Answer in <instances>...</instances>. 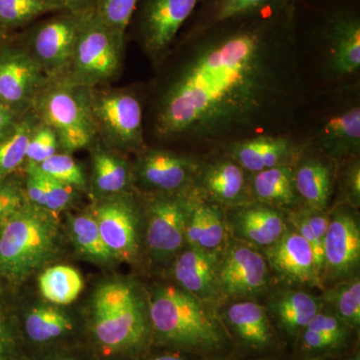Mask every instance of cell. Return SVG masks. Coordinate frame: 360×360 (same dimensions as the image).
I'll return each instance as SVG.
<instances>
[{
    "instance_id": "obj_1",
    "label": "cell",
    "mask_w": 360,
    "mask_h": 360,
    "mask_svg": "<svg viewBox=\"0 0 360 360\" xmlns=\"http://www.w3.org/2000/svg\"><path fill=\"white\" fill-rule=\"evenodd\" d=\"M292 41L264 25L203 37L181 54L161 85L153 134L206 144L284 135L303 103Z\"/></svg>"
},
{
    "instance_id": "obj_2",
    "label": "cell",
    "mask_w": 360,
    "mask_h": 360,
    "mask_svg": "<svg viewBox=\"0 0 360 360\" xmlns=\"http://www.w3.org/2000/svg\"><path fill=\"white\" fill-rule=\"evenodd\" d=\"M206 303L182 288H156L149 300V317L163 340L201 352H212L224 340L221 328Z\"/></svg>"
},
{
    "instance_id": "obj_3",
    "label": "cell",
    "mask_w": 360,
    "mask_h": 360,
    "mask_svg": "<svg viewBox=\"0 0 360 360\" xmlns=\"http://www.w3.org/2000/svg\"><path fill=\"white\" fill-rule=\"evenodd\" d=\"M58 229L47 210L25 205L0 225V274L20 279L53 255Z\"/></svg>"
},
{
    "instance_id": "obj_4",
    "label": "cell",
    "mask_w": 360,
    "mask_h": 360,
    "mask_svg": "<svg viewBox=\"0 0 360 360\" xmlns=\"http://www.w3.org/2000/svg\"><path fill=\"white\" fill-rule=\"evenodd\" d=\"M90 90L65 79H51L32 104L30 110L56 131L60 148L66 153L87 148L96 139Z\"/></svg>"
},
{
    "instance_id": "obj_5",
    "label": "cell",
    "mask_w": 360,
    "mask_h": 360,
    "mask_svg": "<svg viewBox=\"0 0 360 360\" xmlns=\"http://www.w3.org/2000/svg\"><path fill=\"white\" fill-rule=\"evenodd\" d=\"M123 41L124 34L104 25L87 7L70 70L60 79L90 89L110 82L122 66Z\"/></svg>"
},
{
    "instance_id": "obj_6",
    "label": "cell",
    "mask_w": 360,
    "mask_h": 360,
    "mask_svg": "<svg viewBox=\"0 0 360 360\" xmlns=\"http://www.w3.org/2000/svg\"><path fill=\"white\" fill-rule=\"evenodd\" d=\"M97 340L108 349L134 347L146 335V319L139 297L129 284L110 281L99 286L92 300Z\"/></svg>"
},
{
    "instance_id": "obj_7",
    "label": "cell",
    "mask_w": 360,
    "mask_h": 360,
    "mask_svg": "<svg viewBox=\"0 0 360 360\" xmlns=\"http://www.w3.org/2000/svg\"><path fill=\"white\" fill-rule=\"evenodd\" d=\"M90 111L97 134L108 143L124 150L143 146L142 106L129 90H90Z\"/></svg>"
},
{
    "instance_id": "obj_8",
    "label": "cell",
    "mask_w": 360,
    "mask_h": 360,
    "mask_svg": "<svg viewBox=\"0 0 360 360\" xmlns=\"http://www.w3.org/2000/svg\"><path fill=\"white\" fill-rule=\"evenodd\" d=\"M85 8L58 11L33 27L27 49L49 80L68 75Z\"/></svg>"
},
{
    "instance_id": "obj_9",
    "label": "cell",
    "mask_w": 360,
    "mask_h": 360,
    "mask_svg": "<svg viewBox=\"0 0 360 360\" xmlns=\"http://www.w3.org/2000/svg\"><path fill=\"white\" fill-rule=\"evenodd\" d=\"M194 189L188 193L160 194L150 201L148 210L146 243L153 255H174L186 243V224Z\"/></svg>"
},
{
    "instance_id": "obj_10",
    "label": "cell",
    "mask_w": 360,
    "mask_h": 360,
    "mask_svg": "<svg viewBox=\"0 0 360 360\" xmlns=\"http://www.w3.org/2000/svg\"><path fill=\"white\" fill-rule=\"evenodd\" d=\"M49 77L27 49L0 51V101L15 112L32 110Z\"/></svg>"
},
{
    "instance_id": "obj_11",
    "label": "cell",
    "mask_w": 360,
    "mask_h": 360,
    "mask_svg": "<svg viewBox=\"0 0 360 360\" xmlns=\"http://www.w3.org/2000/svg\"><path fill=\"white\" fill-rule=\"evenodd\" d=\"M269 283V264L251 246L236 243L220 257L217 270L219 296L251 297L264 292Z\"/></svg>"
},
{
    "instance_id": "obj_12",
    "label": "cell",
    "mask_w": 360,
    "mask_h": 360,
    "mask_svg": "<svg viewBox=\"0 0 360 360\" xmlns=\"http://www.w3.org/2000/svg\"><path fill=\"white\" fill-rule=\"evenodd\" d=\"M323 250L322 276L340 283L354 276L360 262V227L347 206H340L329 217Z\"/></svg>"
},
{
    "instance_id": "obj_13",
    "label": "cell",
    "mask_w": 360,
    "mask_h": 360,
    "mask_svg": "<svg viewBox=\"0 0 360 360\" xmlns=\"http://www.w3.org/2000/svg\"><path fill=\"white\" fill-rule=\"evenodd\" d=\"M201 161L165 149H146L137 162L141 184L160 194L193 191Z\"/></svg>"
},
{
    "instance_id": "obj_14",
    "label": "cell",
    "mask_w": 360,
    "mask_h": 360,
    "mask_svg": "<svg viewBox=\"0 0 360 360\" xmlns=\"http://www.w3.org/2000/svg\"><path fill=\"white\" fill-rule=\"evenodd\" d=\"M226 155L201 161L193 188L203 200L236 207L252 202L250 176Z\"/></svg>"
},
{
    "instance_id": "obj_15",
    "label": "cell",
    "mask_w": 360,
    "mask_h": 360,
    "mask_svg": "<svg viewBox=\"0 0 360 360\" xmlns=\"http://www.w3.org/2000/svg\"><path fill=\"white\" fill-rule=\"evenodd\" d=\"M104 243L113 257L132 259L139 248L136 210L129 198L122 193L105 196L94 208V214Z\"/></svg>"
},
{
    "instance_id": "obj_16",
    "label": "cell",
    "mask_w": 360,
    "mask_h": 360,
    "mask_svg": "<svg viewBox=\"0 0 360 360\" xmlns=\"http://www.w3.org/2000/svg\"><path fill=\"white\" fill-rule=\"evenodd\" d=\"M224 155L248 174L279 167L295 165L302 153V144L284 135L262 134L222 146Z\"/></svg>"
},
{
    "instance_id": "obj_17",
    "label": "cell",
    "mask_w": 360,
    "mask_h": 360,
    "mask_svg": "<svg viewBox=\"0 0 360 360\" xmlns=\"http://www.w3.org/2000/svg\"><path fill=\"white\" fill-rule=\"evenodd\" d=\"M198 0H148L141 20L144 49L153 56L165 54Z\"/></svg>"
},
{
    "instance_id": "obj_18",
    "label": "cell",
    "mask_w": 360,
    "mask_h": 360,
    "mask_svg": "<svg viewBox=\"0 0 360 360\" xmlns=\"http://www.w3.org/2000/svg\"><path fill=\"white\" fill-rule=\"evenodd\" d=\"M270 269L285 283L319 285L321 276L311 248L295 229L285 231L274 245L265 248Z\"/></svg>"
},
{
    "instance_id": "obj_19",
    "label": "cell",
    "mask_w": 360,
    "mask_h": 360,
    "mask_svg": "<svg viewBox=\"0 0 360 360\" xmlns=\"http://www.w3.org/2000/svg\"><path fill=\"white\" fill-rule=\"evenodd\" d=\"M233 208L229 219L231 231L236 238L251 245L269 248L288 229L278 208L257 201Z\"/></svg>"
},
{
    "instance_id": "obj_20",
    "label": "cell",
    "mask_w": 360,
    "mask_h": 360,
    "mask_svg": "<svg viewBox=\"0 0 360 360\" xmlns=\"http://www.w3.org/2000/svg\"><path fill=\"white\" fill-rule=\"evenodd\" d=\"M219 255L217 251L189 246L174 264V277L182 290L206 304H210L219 296L217 290Z\"/></svg>"
},
{
    "instance_id": "obj_21",
    "label": "cell",
    "mask_w": 360,
    "mask_h": 360,
    "mask_svg": "<svg viewBox=\"0 0 360 360\" xmlns=\"http://www.w3.org/2000/svg\"><path fill=\"white\" fill-rule=\"evenodd\" d=\"M226 224L220 205L203 200L195 191L187 214L186 243L191 248L220 252L226 238Z\"/></svg>"
},
{
    "instance_id": "obj_22",
    "label": "cell",
    "mask_w": 360,
    "mask_h": 360,
    "mask_svg": "<svg viewBox=\"0 0 360 360\" xmlns=\"http://www.w3.org/2000/svg\"><path fill=\"white\" fill-rule=\"evenodd\" d=\"M316 144L329 160L356 158L360 150L359 106L331 116L317 134Z\"/></svg>"
},
{
    "instance_id": "obj_23",
    "label": "cell",
    "mask_w": 360,
    "mask_h": 360,
    "mask_svg": "<svg viewBox=\"0 0 360 360\" xmlns=\"http://www.w3.org/2000/svg\"><path fill=\"white\" fill-rule=\"evenodd\" d=\"M295 184L300 200L307 206L326 210L333 193V160L314 155L300 156L295 165Z\"/></svg>"
},
{
    "instance_id": "obj_24",
    "label": "cell",
    "mask_w": 360,
    "mask_h": 360,
    "mask_svg": "<svg viewBox=\"0 0 360 360\" xmlns=\"http://www.w3.org/2000/svg\"><path fill=\"white\" fill-rule=\"evenodd\" d=\"M328 70L347 77L360 68V23L355 18L335 20L328 33Z\"/></svg>"
},
{
    "instance_id": "obj_25",
    "label": "cell",
    "mask_w": 360,
    "mask_h": 360,
    "mask_svg": "<svg viewBox=\"0 0 360 360\" xmlns=\"http://www.w3.org/2000/svg\"><path fill=\"white\" fill-rule=\"evenodd\" d=\"M250 184L253 201L278 210L293 208L300 203L295 184V165H279L250 174Z\"/></svg>"
},
{
    "instance_id": "obj_26",
    "label": "cell",
    "mask_w": 360,
    "mask_h": 360,
    "mask_svg": "<svg viewBox=\"0 0 360 360\" xmlns=\"http://www.w3.org/2000/svg\"><path fill=\"white\" fill-rule=\"evenodd\" d=\"M225 319L236 335L253 347H267L271 342V328L266 311L250 300L233 303L225 311Z\"/></svg>"
},
{
    "instance_id": "obj_27",
    "label": "cell",
    "mask_w": 360,
    "mask_h": 360,
    "mask_svg": "<svg viewBox=\"0 0 360 360\" xmlns=\"http://www.w3.org/2000/svg\"><path fill=\"white\" fill-rule=\"evenodd\" d=\"M321 307L319 298L302 290L283 291L271 302L272 311L290 335L307 328Z\"/></svg>"
},
{
    "instance_id": "obj_28",
    "label": "cell",
    "mask_w": 360,
    "mask_h": 360,
    "mask_svg": "<svg viewBox=\"0 0 360 360\" xmlns=\"http://www.w3.org/2000/svg\"><path fill=\"white\" fill-rule=\"evenodd\" d=\"M94 151V186L96 193L103 196L124 193L131 177L127 163L98 144Z\"/></svg>"
},
{
    "instance_id": "obj_29",
    "label": "cell",
    "mask_w": 360,
    "mask_h": 360,
    "mask_svg": "<svg viewBox=\"0 0 360 360\" xmlns=\"http://www.w3.org/2000/svg\"><path fill=\"white\" fill-rule=\"evenodd\" d=\"M65 9L72 8L61 0H0V32L4 35L44 14Z\"/></svg>"
},
{
    "instance_id": "obj_30",
    "label": "cell",
    "mask_w": 360,
    "mask_h": 360,
    "mask_svg": "<svg viewBox=\"0 0 360 360\" xmlns=\"http://www.w3.org/2000/svg\"><path fill=\"white\" fill-rule=\"evenodd\" d=\"M39 286L42 296L49 302L68 305L75 302L84 290V281L73 267L56 265L40 274Z\"/></svg>"
},
{
    "instance_id": "obj_31",
    "label": "cell",
    "mask_w": 360,
    "mask_h": 360,
    "mask_svg": "<svg viewBox=\"0 0 360 360\" xmlns=\"http://www.w3.org/2000/svg\"><path fill=\"white\" fill-rule=\"evenodd\" d=\"M39 122L34 113H27L0 142V179H4L25 160L28 142Z\"/></svg>"
},
{
    "instance_id": "obj_32",
    "label": "cell",
    "mask_w": 360,
    "mask_h": 360,
    "mask_svg": "<svg viewBox=\"0 0 360 360\" xmlns=\"http://www.w3.org/2000/svg\"><path fill=\"white\" fill-rule=\"evenodd\" d=\"M324 302L335 309V315L347 326L359 328L360 323L359 276L348 277L323 295Z\"/></svg>"
},
{
    "instance_id": "obj_33",
    "label": "cell",
    "mask_w": 360,
    "mask_h": 360,
    "mask_svg": "<svg viewBox=\"0 0 360 360\" xmlns=\"http://www.w3.org/2000/svg\"><path fill=\"white\" fill-rule=\"evenodd\" d=\"M28 336L37 342H45L65 335L72 329L70 317L52 307L32 309L25 321Z\"/></svg>"
},
{
    "instance_id": "obj_34",
    "label": "cell",
    "mask_w": 360,
    "mask_h": 360,
    "mask_svg": "<svg viewBox=\"0 0 360 360\" xmlns=\"http://www.w3.org/2000/svg\"><path fill=\"white\" fill-rule=\"evenodd\" d=\"M70 226L75 245L85 255L103 262H110L115 258L104 243L94 215H77L71 219Z\"/></svg>"
},
{
    "instance_id": "obj_35",
    "label": "cell",
    "mask_w": 360,
    "mask_h": 360,
    "mask_svg": "<svg viewBox=\"0 0 360 360\" xmlns=\"http://www.w3.org/2000/svg\"><path fill=\"white\" fill-rule=\"evenodd\" d=\"M139 0H90V7L104 25L124 34Z\"/></svg>"
},
{
    "instance_id": "obj_36",
    "label": "cell",
    "mask_w": 360,
    "mask_h": 360,
    "mask_svg": "<svg viewBox=\"0 0 360 360\" xmlns=\"http://www.w3.org/2000/svg\"><path fill=\"white\" fill-rule=\"evenodd\" d=\"M37 165L44 174L73 188L84 189L86 187L84 172L70 153H58Z\"/></svg>"
},
{
    "instance_id": "obj_37",
    "label": "cell",
    "mask_w": 360,
    "mask_h": 360,
    "mask_svg": "<svg viewBox=\"0 0 360 360\" xmlns=\"http://www.w3.org/2000/svg\"><path fill=\"white\" fill-rule=\"evenodd\" d=\"M59 148H60V144L56 131L46 123L39 120L35 129H33L28 142L25 160L34 165H40L47 158L56 155Z\"/></svg>"
},
{
    "instance_id": "obj_38",
    "label": "cell",
    "mask_w": 360,
    "mask_h": 360,
    "mask_svg": "<svg viewBox=\"0 0 360 360\" xmlns=\"http://www.w3.org/2000/svg\"><path fill=\"white\" fill-rule=\"evenodd\" d=\"M39 172L45 189L44 210L47 212H59L65 210L66 206L70 205L73 200L75 188L44 174L40 168Z\"/></svg>"
},
{
    "instance_id": "obj_39",
    "label": "cell",
    "mask_w": 360,
    "mask_h": 360,
    "mask_svg": "<svg viewBox=\"0 0 360 360\" xmlns=\"http://www.w3.org/2000/svg\"><path fill=\"white\" fill-rule=\"evenodd\" d=\"M276 0H219L214 20L217 22L233 20L255 13Z\"/></svg>"
},
{
    "instance_id": "obj_40",
    "label": "cell",
    "mask_w": 360,
    "mask_h": 360,
    "mask_svg": "<svg viewBox=\"0 0 360 360\" xmlns=\"http://www.w3.org/2000/svg\"><path fill=\"white\" fill-rule=\"evenodd\" d=\"M25 205V196L13 182L0 179V225Z\"/></svg>"
},
{
    "instance_id": "obj_41",
    "label": "cell",
    "mask_w": 360,
    "mask_h": 360,
    "mask_svg": "<svg viewBox=\"0 0 360 360\" xmlns=\"http://www.w3.org/2000/svg\"><path fill=\"white\" fill-rule=\"evenodd\" d=\"M347 324L341 321L335 314H323L321 310L311 319L305 329L338 336V338L345 340L347 335Z\"/></svg>"
},
{
    "instance_id": "obj_42",
    "label": "cell",
    "mask_w": 360,
    "mask_h": 360,
    "mask_svg": "<svg viewBox=\"0 0 360 360\" xmlns=\"http://www.w3.org/2000/svg\"><path fill=\"white\" fill-rule=\"evenodd\" d=\"M343 191L348 203L352 207H359L360 205V165L359 158L348 165L343 179Z\"/></svg>"
},
{
    "instance_id": "obj_43",
    "label": "cell",
    "mask_w": 360,
    "mask_h": 360,
    "mask_svg": "<svg viewBox=\"0 0 360 360\" xmlns=\"http://www.w3.org/2000/svg\"><path fill=\"white\" fill-rule=\"evenodd\" d=\"M345 340L338 336L326 335L319 331L305 329L303 333V345L310 350H324L338 347Z\"/></svg>"
},
{
    "instance_id": "obj_44",
    "label": "cell",
    "mask_w": 360,
    "mask_h": 360,
    "mask_svg": "<svg viewBox=\"0 0 360 360\" xmlns=\"http://www.w3.org/2000/svg\"><path fill=\"white\" fill-rule=\"evenodd\" d=\"M18 112L6 106L0 108V142L13 131L16 122H18Z\"/></svg>"
},
{
    "instance_id": "obj_45",
    "label": "cell",
    "mask_w": 360,
    "mask_h": 360,
    "mask_svg": "<svg viewBox=\"0 0 360 360\" xmlns=\"http://www.w3.org/2000/svg\"><path fill=\"white\" fill-rule=\"evenodd\" d=\"M65 2L72 9L85 8L90 6V0H61Z\"/></svg>"
},
{
    "instance_id": "obj_46",
    "label": "cell",
    "mask_w": 360,
    "mask_h": 360,
    "mask_svg": "<svg viewBox=\"0 0 360 360\" xmlns=\"http://www.w3.org/2000/svg\"><path fill=\"white\" fill-rule=\"evenodd\" d=\"M150 360H186L184 357L179 356V355L168 354V355H160V356H156L155 359Z\"/></svg>"
},
{
    "instance_id": "obj_47",
    "label": "cell",
    "mask_w": 360,
    "mask_h": 360,
    "mask_svg": "<svg viewBox=\"0 0 360 360\" xmlns=\"http://www.w3.org/2000/svg\"><path fill=\"white\" fill-rule=\"evenodd\" d=\"M4 350V328H2L1 321H0V354Z\"/></svg>"
},
{
    "instance_id": "obj_48",
    "label": "cell",
    "mask_w": 360,
    "mask_h": 360,
    "mask_svg": "<svg viewBox=\"0 0 360 360\" xmlns=\"http://www.w3.org/2000/svg\"><path fill=\"white\" fill-rule=\"evenodd\" d=\"M347 360H360L359 354H355L354 356L349 357V359H347Z\"/></svg>"
},
{
    "instance_id": "obj_49",
    "label": "cell",
    "mask_w": 360,
    "mask_h": 360,
    "mask_svg": "<svg viewBox=\"0 0 360 360\" xmlns=\"http://www.w3.org/2000/svg\"><path fill=\"white\" fill-rule=\"evenodd\" d=\"M307 360H323L322 359H307Z\"/></svg>"
},
{
    "instance_id": "obj_50",
    "label": "cell",
    "mask_w": 360,
    "mask_h": 360,
    "mask_svg": "<svg viewBox=\"0 0 360 360\" xmlns=\"http://www.w3.org/2000/svg\"><path fill=\"white\" fill-rule=\"evenodd\" d=\"M1 106H6V105H4V103H2L1 101H0V108H1Z\"/></svg>"
},
{
    "instance_id": "obj_51",
    "label": "cell",
    "mask_w": 360,
    "mask_h": 360,
    "mask_svg": "<svg viewBox=\"0 0 360 360\" xmlns=\"http://www.w3.org/2000/svg\"><path fill=\"white\" fill-rule=\"evenodd\" d=\"M4 37V34H2L1 32H0V37Z\"/></svg>"
}]
</instances>
